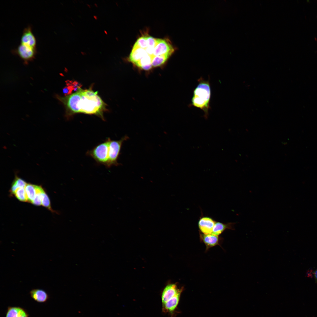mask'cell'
Returning <instances> with one entry per match:
<instances>
[{"instance_id":"9","label":"cell","mask_w":317,"mask_h":317,"mask_svg":"<svg viewBox=\"0 0 317 317\" xmlns=\"http://www.w3.org/2000/svg\"><path fill=\"white\" fill-rule=\"evenodd\" d=\"M182 289L178 288L175 284H171L167 285L162 293L161 299L162 304L168 301Z\"/></svg>"},{"instance_id":"26","label":"cell","mask_w":317,"mask_h":317,"mask_svg":"<svg viewBox=\"0 0 317 317\" xmlns=\"http://www.w3.org/2000/svg\"><path fill=\"white\" fill-rule=\"evenodd\" d=\"M314 276L316 281L317 282V269L314 272Z\"/></svg>"},{"instance_id":"16","label":"cell","mask_w":317,"mask_h":317,"mask_svg":"<svg viewBox=\"0 0 317 317\" xmlns=\"http://www.w3.org/2000/svg\"><path fill=\"white\" fill-rule=\"evenodd\" d=\"M152 60V57L147 53L135 65L141 70H149L153 68Z\"/></svg>"},{"instance_id":"4","label":"cell","mask_w":317,"mask_h":317,"mask_svg":"<svg viewBox=\"0 0 317 317\" xmlns=\"http://www.w3.org/2000/svg\"><path fill=\"white\" fill-rule=\"evenodd\" d=\"M129 139V137L125 135L118 140H112L109 139L110 153L108 167L112 166H118L119 164L118 160L120 155L122 145L124 141Z\"/></svg>"},{"instance_id":"8","label":"cell","mask_w":317,"mask_h":317,"mask_svg":"<svg viewBox=\"0 0 317 317\" xmlns=\"http://www.w3.org/2000/svg\"><path fill=\"white\" fill-rule=\"evenodd\" d=\"M215 221L208 217H203L198 222V227L201 232L204 234H211Z\"/></svg>"},{"instance_id":"5","label":"cell","mask_w":317,"mask_h":317,"mask_svg":"<svg viewBox=\"0 0 317 317\" xmlns=\"http://www.w3.org/2000/svg\"><path fill=\"white\" fill-rule=\"evenodd\" d=\"M12 52L18 55L25 62L33 60L37 53L36 48L21 43L16 49L12 50Z\"/></svg>"},{"instance_id":"22","label":"cell","mask_w":317,"mask_h":317,"mask_svg":"<svg viewBox=\"0 0 317 317\" xmlns=\"http://www.w3.org/2000/svg\"><path fill=\"white\" fill-rule=\"evenodd\" d=\"M36 196L32 203L36 205L39 206L42 205L41 194L44 190L41 186L36 185Z\"/></svg>"},{"instance_id":"19","label":"cell","mask_w":317,"mask_h":317,"mask_svg":"<svg viewBox=\"0 0 317 317\" xmlns=\"http://www.w3.org/2000/svg\"><path fill=\"white\" fill-rule=\"evenodd\" d=\"M27 183L22 179L16 176L12 183L10 192L11 194H14L16 190L21 187L25 188Z\"/></svg>"},{"instance_id":"20","label":"cell","mask_w":317,"mask_h":317,"mask_svg":"<svg viewBox=\"0 0 317 317\" xmlns=\"http://www.w3.org/2000/svg\"><path fill=\"white\" fill-rule=\"evenodd\" d=\"M36 185L27 183L25 187L28 202L32 203L35 198L36 195Z\"/></svg>"},{"instance_id":"18","label":"cell","mask_w":317,"mask_h":317,"mask_svg":"<svg viewBox=\"0 0 317 317\" xmlns=\"http://www.w3.org/2000/svg\"><path fill=\"white\" fill-rule=\"evenodd\" d=\"M170 56V55H166L154 56L152 60L153 68L162 66L166 63Z\"/></svg>"},{"instance_id":"21","label":"cell","mask_w":317,"mask_h":317,"mask_svg":"<svg viewBox=\"0 0 317 317\" xmlns=\"http://www.w3.org/2000/svg\"><path fill=\"white\" fill-rule=\"evenodd\" d=\"M14 194L19 200L23 202H28L25 188L21 187L18 188Z\"/></svg>"},{"instance_id":"3","label":"cell","mask_w":317,"mask_h":317,"mask_svg":"<svg viewBox=\"0 0 317 317\" xmlns=\"http://www.w3.org/2000/svg\"><path fill=\"white\" fill-rule=\"evenodd\" d=\"M109 138L103 142L88 151L87 155L92 158L97 163L108 167L109 155Z\"/></svg>"},{"instance_id":"7","label":"cell","mask_w":317,"mask_h":317,"mask_svg":"<svg viewBox=\"0 0 317 317\" xmlns=\"http://www.w3.org/2000/svg\"><path fill=\"white\" fill-rule=\"evenodd\" d=\"M21 44L36 48V39L32 32L30 26L24 29L21 37Z\"/></svg>"},{"instance_id":"12","label":"cell","mask_w":317,"mask_h":317,"mask_svg":"<svg viewBox=\"0 0 317 317\" xmlns=\"http://www.w3.org/2000/svg\"><path fill=\"white\" fill-rule=\"evenodd\" d=\"M147 53L145 49L133 46L129 57V60L135 64Z\"/></svg>"},{"instance_id":"2","label":"cell","mask_w":317,"mask_h":317,"mask_svg":"<svg viewBox=\"0 0 317 317\" xmlns=\"http://www.w3.org/2000/svg\"><path fill=\"white\" fill-rule=\"evenodd\" d=\"M198 84L193 90L191 103L189 105L199 108L204 113V117L207 119L210 109V102L211 91L209 80L200 77L198 80Z\"/></svg>"},{"instance_id":"11","label":"cell","mask_w":317,"mask_h":317,"mask_svg":"<svg viewBox=\"0 0 317 317\" xmlns=\"http://www.w3.org/2000/svg\"><path fill=\"white\" fill-rule=\"evenodd\" d=\"M200 239L206 245L207 249L219 244V237L213 234H204L200 233Z\"/></svg>"},{"instance_id":"1","label":"cell","mask_w":317,"mask_h":317,"mask_svg":"<svg viewBox=\"0 0 317 317\" xmlns=\"http://www.w3.org/2000/svg\"><path fill=\"white\" fill-rule=\"evenodd\" d=\"M97 93L91 89L80 88L72 94L57 97L65 106L68 116L83 113L96 115L104 120L103 113L106 110V104Z\"/></svg>"},{"instance_id":"17","label":"cell","mask_w":317,"mask_h":317,"mask_svg":"<svg viewBox=\"0 0 317 317\" xmlns=\"http://www.w3.org/2000/svg\"><path fill=\"white\" fill-rule=\"evenodd\" d=\"M80 88V85L77 82L68 81L66 86L63 89V92L67 96L70 95L73 91H77Z\"/></svg>"},{"instance_id":"24","label":"cell","mask_w":317,"mask_h":317,"mask_svg":"<svg viewBox=\"0 0 317 317\" xmlns=\"http://www.w3.org/2000/svg\"><path fill=\"white\" fill-rule=\"evenodd\" d=\"M134 46L145 49L147 47L146 36H142L138 38Z\"/></svg>"},{"instance_id":"23","label":"cell","mask_w":317,"mask_h":317,"mask_svg":"<svg viewBox=\"0 0 317 317\" xmlns=\"http://www.w3.org/2000/svg\"><path fill=\"white\" fill-rule=\"evenodd\" d=\"M41 204L43 206L52 212H54L52 209L49 198L46 193L43 190L41 194Z\"/></svg>"},{"instance_id":"10","label":"cell","mask_w":317,"mask_h":317,"mask_svg":"<svg viewBox=\"0 0 317 317\" xmlns=\"http://www.w3.org/2000/svg\"><path fill=\"white\" fill-rule=\"evenodd\" d=\"M182 289L174 296L165 303L162 304V310L165 313H173L178 304Z\"/></svg>"},{"instance_id":"13","label":"cell","mask_w":317,"mask_h":317,"mask_svg":"<svg viewBox=\"0 0 317 317\" xmlns=\"http://www.w3.org/2000/svg\"><path fill=\"white\" fill-rule=\"evenodd\" d=\"M29 315L26 310L19 306L8 307L5 317H28Z\"/></svg>"},{"instance_id":"14","label":"cell","mask_w":317,"mask_h":317,"mask_svg":"<svg viewBox=\"0 0 317 317\" xmlns=\"http://www.w3.org/2000/svg\"><path fill=\"white\" fill-rule=\"evenodd\" d=\"M31 297L38 303L46 302L49 299V296L44 290L40 289H33L30 292Z\"/></svg>"},{"instance_id":"6","label":"cell","mask_w":317,"mask_h":317,"mask_svg":"<svg viewBox=\"0 0 317 317\" xmlns=\"http://www.w3.org/2000/svg\"><path fill=\"white\" fill-rule=\"evenodd\" d=\"M174 51L175 49L169 41L165 39L157 38L153 56L166 55L171 56Z\"/></svg>"},{"instance_id":"15","label":"cell","mask_w":317,"mask_h":317,"mask_svg":"<svg viewBox=\"0 0 317 317\" xmlns=\"http://www.w3.org/2000/svg\"><path fill=\"white\" fill-rule=\"evenodd\" d=\"M235 224V223L229 222L227 223H224L219 222L215 221L212 233L218 236L226 229L234 230L235 229L234 225Z\"/></svg>"},{"instance_id":"25","label":"cell","mask_w":317,"mask_h":317,"mask_svg":"<svg viewBox=\"0 0 317 317\" xmlns=\"http://www.w3.org/2000/svg\"><path fill=\"white\" fill-rule=\"evenodd\" d=\"M146 38L147 47L154 48L156 44L157 38L150 36H146Z\"/></svg>"}]
</instances>
